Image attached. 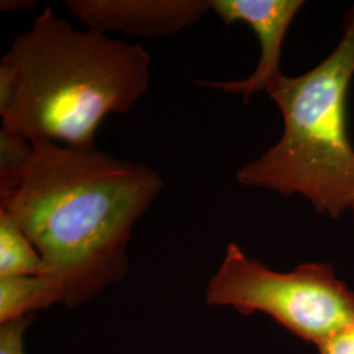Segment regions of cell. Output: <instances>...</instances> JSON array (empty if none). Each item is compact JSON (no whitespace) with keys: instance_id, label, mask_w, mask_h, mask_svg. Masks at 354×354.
<instances>
[{"instance_id":"obj_12","label":"cell","mask_w":354,"mask_h":354,"mask_svg":"<svg viewBox=\"0 0 354 354\" xmlns=\"http://www.w3.org/2000/svg\"><path fill=\"white\" fill-rule=\"evenodd\" d=\"M35 4V1H15V0H3L0 3V8L1 11H26L29 8H32Z\"/></svg>"},{"instance_id":"obj_11","label":"cell","mask_w":354,"mask_h":354,"mask_svg":"<svg viewBox=\"0 0 354 354\" xmlns=\"http://www.w3.org/2000/svg\"><path fill=\"white\" fill-rule=\"evenodd\" d=\"M319 354H354V324L317 345Z\"/></svg>"},{"instance_id":"obj_6","label":"cell","mask_w":354,"mask_h":354,"mask_svg":"<svg viewBox=\"0 0 354 354\" xmlns=\"http://www.w3.org/2000/svg\"><path fill=\"white\" fill-rule=\"evenodd\" d=\"M64 6L88 29L143 38L171 36L210 11L209 0H67Z\"/></svg>"},{"instance_id":"obj_1","label":"cell","mask_w":354,"mask_h":354,"mask_svg":"<svg viewBox=\"0 0 354 354\" xmlns=\"http://www.w3.org/2000/svg\"><path fill=\"white\" fill-rule=\"evenodd\" d=\"M26 172L0 193V209L23 228L67 306L122 279L134 226L165 188L151 167L96 149L33 145Z\"/></svg>"},{"instance_id":"obj_10","label":"cell","mask_w":354,"mask_h":354,"mask_svg":"<svg viewBox=\"0 0 354 354\" xmlns=\"http://www.w3.org/2000/svg\"><path fill=\"white\" fill-rule=\"evenodd\" d=\"M30 322L32 317H24L1 324L0 354H26L23 336Z\"/></svg>"},{"instance_id":"obj_3","label":"cell","mask_w":354,"mask_h":354,"mask_svg":"<svg viewBox=\"0 0 354 354\" xmlns=\"http://www.w3.org/2000/svg\"><path fill=\"white\" fill-rule=\"evenodd\" d=\"M354 77V4L328 55L302 75L269 82L283 133L260 158L243 165V187L281 196L299 194L320 215L336 219L354 210V147L348 134V93Z\"/></svg>"},{"instance_id":"obj_2","label":"cell","mask_w":354,"mask_h":354,"mask_svg":"<svg viewBox=\"0 0 354 354\" xmlns=\"http://www.w3.org/2000/svg\"><path fill=\"white\" fill-rule=\"evenodd\" d=\"M150 66L140 44L76 29L46 7L1 59V129L33 145L95 149L104 118L145 95Z\"/></svg>"},{"instance_id":"obj_13","label":"cell","mask_w":354,"mask_h":354,"mask_svg":"<svg viewBox=\"0 0 354 354\" xmlns=\"http://www.w3.org/2000/svg\"><path fill=\"white\" fill-rule=\"evenodd\" d=\"M352 214H353V215H354V210H353V212H352Z\"/></svg>"},{"instance_id":"obj_7","label":"cell","mask_w":354,"mask_h":354,"mask_svg":"<svg viewBox=\"0 0 354 354\" xmlns=\"http://www.w3.org/2000/svg\"><path fill=\"white\" fill-rule=\"evenodd\" d=\"M58 302H64V290L50 274L0 277L1 324Z\"/></svg>"},{"instance_id":"obj_9","label":"cell","mask_w":354,"mask_h":354,"mask_svg":"<svg viewBox=\"0 0 354 354\" xmlns=\"http://www.w3.org/2000/svg\"><path fill=\"white\" fill-rule=\"evenodd\" d=\"M33 143L19 134L0 130V193L13 189L33 155Z\"/></svg>"},{"instance_id":"obj_5","label":"cell","mask_w":354,"mask_h":354,"mask_svg":"<svg viewBox=\"0 0 354 354\" xmlns=\"http://www.w3.org/2000/svg\"><path fill=\"white\" fill-rule=\"evenodd\" d=\"M210 11L231 26L244 23L252 28L260 44V59L252 75L239 80H197L201 87L221 89L226 93L243 95L244 104L254 93L266 91L270 80L281 74L282 45L302 0H209Z\"/></svg>"},{"instance_id":"obj_8","label":"cell","mask_w":354,"mask_h":354,"mask_svg":"<svg viewBox=\"0 0 354 354\" xmlns=\"http://www.w3.org/2000/svg\"><path fill=\"white\" fill-rule=\"evenodd\" d=\"M49 270L23 228L0 209V277L45 276Z\"/></svg>"},{"instance_id":"obj_4","label":"cell","mask_w":354,"mask_h":354,"mask_svg":"<svg viewBox=\"0 0 354 354\" xmlns=\"http://www.w3.org/2000/svg\"><path fill=\"white\" fill-rule=\"evenodd\" d=\"M206 301L231 306L244 315L264 313L306 342L320 345L354 324V292L332 266L307 263L276 272L228 243L210 279Z\"/></svg>"}]
</instances>
